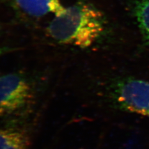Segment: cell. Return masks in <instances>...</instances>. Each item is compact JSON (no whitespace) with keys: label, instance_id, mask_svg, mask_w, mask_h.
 Here are the masks:
<instances>
[{"label":"cell","instance_id":"6da1fadb","mask_svg":"<svg viewBox=\"0 0 149 149\" xmlns=\"http://www.w3.org/2000/svg\"><path fill=\"white\" fill-rule=\"evenodd\" d=\"M104 27V17L100 11L89 4L78 2L55 15L47 32L58 43L84 49L95 43Z\"/></svg>","mask_w":149,"mask_h":149},{"label":"cell","instance_id":"7a4b0ae2","mask_svg":"<svg viewBox=\"0 0 149 149\" xmlns=\"http://www.w3.org/2000/svg\"><path fill=\"white\" fill-rule=\"evenodd\" d=\"M112 96L118 108L149 117V81L125 78L116 83Z\"/></svg>","mask_w":149,"mask_h":149},{"label":"cell","instance_id":"3957f363","mask_svg":"<svg viewBox=\"0 0 149 149\" xmlns=\"http://www.w3.org/2000/svg\"><path fill=\"white\" fill-rule=\"evenodd\" d=\"M30 83L22 74L0 76V116L15 114L25 108L32 99Z\"/></svg>","mask_w":149,"mask_h":149},{"label":"cell","instance_id":"277c9868","mask_svg":"<svg viewBox=\"0 0 149 149\" xmlns=\"http://www.w3.org/2000/svg\"><path fill=\"white\" fill-rule=\"evenodd\" d=\"M11 2L26 15L34 17L48 13L58 15L65 9L59 0H11Z\"/></svg>","mask_w":149,"mask_h":149},{"label":"cell","instance_id":"5b68a950","mask_svg":"<svg viewBox=\"0 0 149 149\" xmlns=\"http://www.w3.org/2000/svg\"><path fill=\"white\" fill-rule=\"evenodd\" d=\"M29 136L26 129L17 125L0 129V149H29Z\"/></svg>","mask_w":149,"mask_h":149},{"label":"cell","instance_id":"8992f818","mask_svg":"<svg viewBox=\"0 0 149 149\" xmlns=\"http://www.w3.org/2000/svg\"><path fill=\"white\" fill-rule=\"evenodd\" d=\"M133 10L143 43L149 46V0H136Z\"/></svg>","mask_w":149,"mask_h":149},{"label":"cell","instance_id":"52a82bcc","mask_svg":"<svg viewBox=\"0 0 149 149\" xmlns=\"http://www.w3.org/2000/svg\"><path fill=\"white\" fill-rule=\"evenodd\" d=\"M12 49L11 48H8V47H1L0 48V55H1L3 54H6L9 52V51H11Z\"/></svg>","mask_w":149,"mask_h":149}]
</instances>
